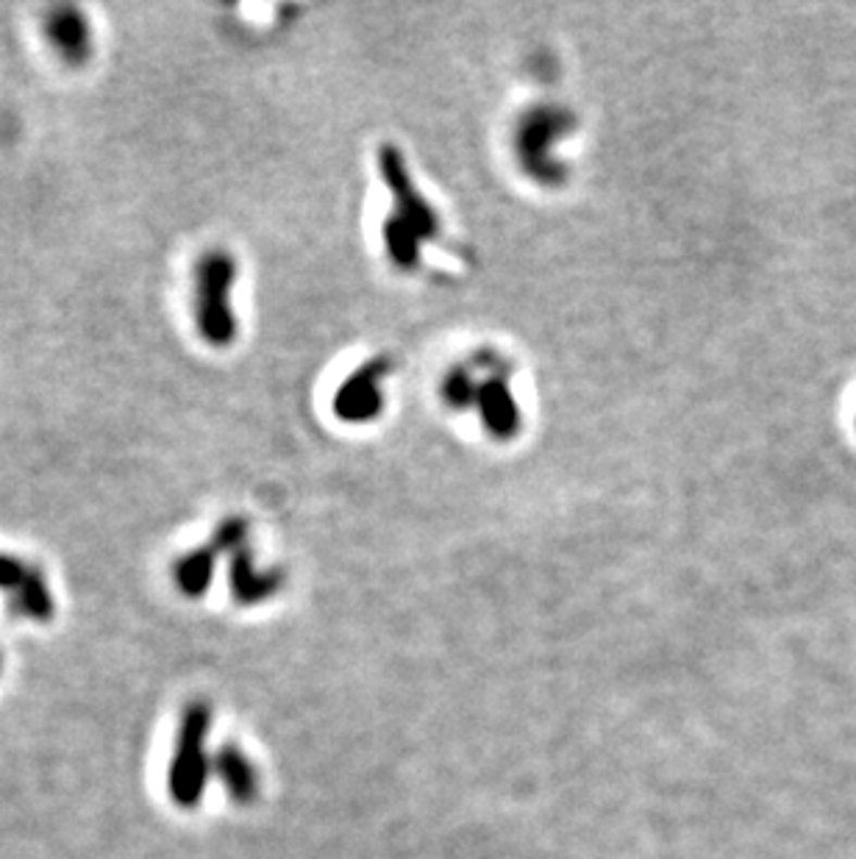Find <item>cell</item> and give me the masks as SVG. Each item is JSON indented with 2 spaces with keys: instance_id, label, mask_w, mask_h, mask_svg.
Returning <instances> with one entry per match:
<instances>
[{
  "instance_id": "obj_1",
  "label": "cell",
  "mask_w": 856,
  "mask_h": 859,
  "mask_svg": "<svg viewBox=\"0 0 856 859\" xmlns=\"http://www.w3.org/2000/svg\"><path fill=\"white\" fill-rule=\"evenodd\" d=\"M237 281V262L226 251L203 253L196 267V320L203 342L228 348L237 340V315L231 292Z\"/></svg>"
},
{
  "instance_id": "obj_2",
  "label": "cell",
  "mask_w": 856,
  "mask_h": 859,
  "mask_svg": "<svg viewBox=\"0 0 856 859\" xmlns=\"http://www.w3.org/2000/svg\"><path fill=\"white\" fill-rule=\"evenodd\" d=\"M381 165H385L387 184L401 198V212L392 217V226L387 228V242H390V251L398 262H403V265L410 262L412 265L417 260V242L423 237H435V212L415 192L412 181L403 173L401 159H398V153L392 148L381 151Z\"/></svg>"
},
{
  "instance_id": "obj_3",
  "label": "cell",
  "mask_w": 856,
  "mask_h": 859,
  "mask_svg": "<svg viewBox=\"0 0 856 859\" xmlns=\"http://www.w3.org/2000/svg\"><path fill=\"white\" fill-rule=\"evenodd\" d=\"M45 34L51 39V48L70 67H81L92 56V31L81 9L59 7L45 17Z\"/></svg>"
},
{
  "instance_id": "obj_4",
  "label": "cell",
  "mask_w": 856,
  "mask_h": 859,
  "mask_svg": "<svg viewBox=\"0 0 856 859\" xmlns=\"http://www.w3.org/2000/svg\"><path fill=\"white\" fill-rule=\"evenodd\" d=\"M0 588H12L17 593V604L28 615L51 612V595L45 590L42 579L14 556L0 554Z\"/></svg>"
},
{
  "instance_id": "obj_5",
  "label": "cell",
  "mask_w": 856,
  "mask_h": 859,
  "mask_svg": "<svg viewBox=\"0 0 856 859\" xmlns=\"http://www.w3.org/2000/svg\"><path fill=\"white\" fill-rule=\"evenodd\" d=\"M378 409V390H376V376L370 370H360L356 376H351L345 387L337 392V415L345 420H362L370 417Z\"/></svg>"
},
{
  "instance_id": "obj_6",
  "label": "cell",
  "mask_w": 856,
  "mask_h": 859,
  "mask_svg": "<svg viewBox=\"0 0 856 859\" xmlns=\"http://www.w3.org/2000/svg\"><path fill=\"white\" fill-rule=\"evenodd\" d=\"M212 565H214V548H201L196 551V554L184 556L176 570L178 584H181L184 593H201V590L209 584Z\"/></svg>"
}]
</instances>
